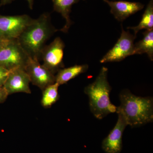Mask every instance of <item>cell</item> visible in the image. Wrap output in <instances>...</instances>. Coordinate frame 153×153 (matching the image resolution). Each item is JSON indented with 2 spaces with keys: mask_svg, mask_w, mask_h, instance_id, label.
<instances>
[{
  "mask_svg": "<svg viewBox=\"0 0 153 153\" xmlns=\"http://www.w3.org/2000/svg\"><path fill=\"white\" fill-rule=\"evenodd\" d=\"M120 99L116 112L122 115L127 125L137 127L153 121L152 97L137 96L126 89L121 92Z\"/></svg>",
  "mask_w": 153,
  "mask_h": 153,
  "instance_id": "cell-2",
  "label": "cell"
},
{
  "mask_svg": "<svg viewBox=\"0 0 153 153\" xmlns=\"http://www.w3.org/2000/svg\"><path fill=\"white\" fill-rule=\"evenodd\" d=\"M57 31L51 24L50 14L44 13L33 19L17 40L30 57L40 61L45 44Z\"/></svg>",
  "mask_w": 153,
  "mask_h": 153,
  "instance_id": "cell-1",
  "label": "cell"
},
{
  "mask_svg": "<svg viewBox=\"0 0 153 153\" xmlns=\"http://www.w3.org/2000/svg\"><path fill=\"white\" fill-rule=\"evenodd\" d=\"M65 44L60 37H57L49 45H45L41 51L40 60L42 65L55 74L64 68L63 58Z\"/></svg>",
  "mask_w": 153,
  "mask_h": 153,
  "instance_id": "cell-5",
  "label": "cell"
},
{
  "mask_svg": "<svg viewBox=\"0 0 153 153\" xmlns=\"http://www.w3.org/2000/svg\"><path fill=\"white\" fill-rule=\"evenodd\" d=\"M127 29L133 30L135 36L140 30H150L153 29V0H150L143 15L140 22L136 27H128Z\"/></svg>",
  "mask_w": 153,
  "mask_h": 153,
  "instance_id": "cell-16",
  "label": "cell"
},
{
  "mask_svg": "<svg viewBox=\"0 0 153 153\" xmlns=\"http://www.w3.org/2000/svg\"><path fill=\"white\" fill-rule=\"evenodd\" d=\"M117 114L118 117L114 127L102 143V148L105 153H120L122 150L123 134L128 125L122 115Z\"/></svg>",
  "mask_w": 153,
  "mask_h": 153,
  "instance_id": "cell-10",
  "label": "cell"
},
{
  "mask_svg": "<svg viewBox=\"0 0 153 153\" xmlns=\"http://www.w3.org/2000/svg\"><path fill=\"white\" fill-rule=\"evenodd\" d=\"M8 41L9 40H5L0 38V50L5 45Z\"/></svg>",
  "mask_w": 153,
  "mask_h": 153,
  "instance_id": "cell-19",
  "label": "cell"
},
{
  "mask_svg": "<svg viewBox=\"0 0 153 153\" xmlns=\"http://www.w3.org/2000/svg\"><path fill=\"white\" fill-rule=\"evenodd\" d=\"M88 65H75L67 68L60 69L55 75V82L59 85L66 84L79 74L84 73L88 69Z\"/></svg>",
  "mask_w": 153,
  "mask_h": 153,
  "instance_id": "cell-13",
  "label": "cell"
},
{
  "mask_svg": "<svg viewBox=\"0 0 153 153\" xmlns=\"http://www.w3.org/2000/svg\"><path fill=\"white\" fill-rule=\"evenodd\" d=\"M142 40L134 44V55L146 53L151 60H153V29L143 33Z\"/></svg>",
  "mask_w": 153,
  "mask_h": 153,
  "instance_id": "cell-14",
  "label": "cell"
},
{
  "mask_svg": "<svg viewBox=\"0 0 153 153\" xmlns=\"http://www.w3.org/2000/svg\"><path fill=\"white\" fill-rule=\"evenodd\" d=\"M108 68L102 67L95 81L84 89V92L89 98L91 111L99 120L116 112L117 109V107L110 100L111 88L108 80Z\"/></svg>",
  "mask_w": 153,
  "mask_h": 153,
  "instance_id": "cell-3",
  "label": "cell"
},
{
  "mask_svg": "<svg viewBox=\"0 0 153 153\" xmlns=\"http://www.w3.org/2000/svg\"><path fill=\"white\" fill-rule=\"evenodd\" d=\"M10 70L0 66V87L4 86L10 73Z\"/></svg>",
  "mask_w": 153,
  "mask_h": 153,
  "instance_id": "cell-17",
  "label": "cell"
},
{
  "mask_svg": "<svg viewBox=\"0 0 153 153\" xmlns=\"http://www.w3.org/2000/svg\"><path fill=\"white\" fill-rule=\"evenodd\" d=\"M8 95L4 87H0V103L4 102Z\"/></svg>",
  "mask_w": 153,
  "mask_h": 153,
  "instance_id": "cell-18",
  "label": "cell"
},
{
  "mask_svg": "<svg viewBox=\"0 0 153 153\" xmlns=\"http://www.w3.org/2000/svg\"><path fill=\"white\" fill-rule=\"evenodd\" d=\"M136 37L122 27L120 38L112 49L100 60L101 63L119 62L126 57L134 55V41Z\"/></svg>",
  "mask_w": 153,
  "mask_h": 153,
  "instance_id": "cell-7",
  "label": "cell"
},
{
  "mask_svg": "<svg viewBox=\"0 0 153 153\" xmlns=\"http://www.w3.org/2000/svg\"><path fill=\"white\" fill-rule=\"evenodd\" d=\"M25 70L30 82L41 90L55 82V75L40 63L39 60L30 57Z\"/></svg>",
  "mask_w": 153,
  "mask_h": 153,
  "instance_id": "cell-8",
  "label": "cell"
},
{
  "mask_svg": "<svg viewBox=\"0 0 153 153\" xmlns=\"http://www.w3.org/2000/svg\"><path fill=\"white\" fill-rule=\"evenodd\" d=\"M33 19L27 15L0 16V38L7 40L18 39Z\"/></svg>",
  "mask_w": 153,
  "mask_h": 153,
  "instance_id": "cell-6",
  "label": "cell"
},
{
  "mask_svg": "<svg viewBox=\"0 0 153 153\" xmlns=\"http://www.w3.org/2000/svg\"><path fill=\"white\" fill-rule=\"evenodd\" d=\"M28 2L29 7L31 10L33 8V3H34V0H27Z\"/></svg>",
  "mask_w": 153,
  "mask_h": 153,
  "instance_id": "cell-21",
  "label": "cell"
},
{
  "mask_svg": "<svg viewBox=\"0 0 153 153\" xmlns=\"http://www.w3.org/2000/svg\"><path fill=\"white\" fill-rule=\"evenodd\" d=\"M17 39L9 40L0 50V66L12 70L25 69L30 58Z\"/></svg>",
  "mask_w": 153,
  "mask_h": 153,
  "instance_id": "cell-4",
  "label": "cell"
},
{
  "mask_svg": "<svg viewBox=\"0 0 153 153\" xmlns=\"http://www.w3.org/2000/svg\"><path fill=\"white\" fill-rule=\"evenodd\" d=\"M1 5H5L7 4H10L14 0H1Z\"/></svg>",
  "mask_w": 153,
  "mask_h": 153,
  "instance_id": "cell-20",
  "label": "cell"
},
{
  "mask_svg": "<svg viewBox=\"0 0 153 153\" xmlns=\"http://www.w3.org/2000/svg\"><path fill=\"white\" fill-rule=\"evenodd\" d=\"M103 1L110 7L111 13L120 22H123L130 16L142 10L144 7V5L139 2L123 1Z\"/></svg>",
  "mask_w": 153,
  "mask_h": 153,
  "instance_id": "cell-11",
  "label": "cell"
},
{
  "mask_svg": "<svg viewBox=\"0 0 153 153\" xmlns=\"http://www.w3.org/2000/svg\"><path fill=\"white\" fill-rule=\"evenodd\" d=\"M59 86L60 85L55 82L42 90L41 104L44 108H49L59 100L60 96L58 90Z\"/></svg>",
  "mask_w": 153,
  "mask_h": 153,
  "instance_id": "cell-15",
  "label": "cell"
},
{
  "mask_svg": "<svg viewBox=\"0 0 153 153\" xmlns=\"http://www.w3.org/2000/svg\"><path fill=\"white\" fill-rule=\"evenodd\" d=\"M29 75L25 69L18 68L10 70L4 87L8 94L17 93L31 94Z\"/></svg>",
  "mask_w": 153,
  "mask_h": 153,
  "instance_id": "cell-9",
  "label": "cell"
},
{
  "mask_svg": "<svg viewBox=\"0 0 153 153\" xmlns=\"http://www.w3.org/2000/svg\"><path fill=\"white\" fill-rule=\"evenodd\" d=\"M79 0H52L54 10L62 15L66 20V24L60 31L67 33L72 25L70 18L71 7L74 4L79 2Z\"/></svg>",
  "mask_w": 153,
  "mask_h": 153,
  "instance_id": "cell-12",
  "label": "cell"
}]
</instances>
